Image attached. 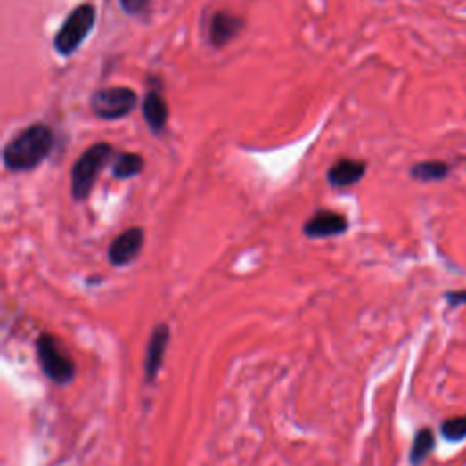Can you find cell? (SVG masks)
Masks as SVG:
<instances>
[{
	"mask_svg": "<svg viewBox=\"0 0 466 466\" xmlns=\"http://www.w3.org/2000/svg\"><path fill=\"white\" fill-rule=\"evenodd\" d=\"M446 303L450 305V308H457V307H462L466 305V290H454V291H448L445 295Z\"/></svg>",
	"mask_w": 466,
	"mask_h": 466,
	"instance_id": "e0dca14e",
	"label": "cell"
},
{
	"mask_svg": "<svg viewBox=\"0 0 466 466\" xmlns=\"http://www.w3.org/2000/svg\"><path fill=\"white\" fill-rule=\"evenodd\" d=\"M242 20L235 15H232L230 12H219L211 19L209 24V38H211V45L216 48H221L232 38H235L239 35V31L242 29Z\"/></svg>",
	"mask_w": 466,
	"mask_h": 466,
	"instance_id": "30bf717a",
	"label": "cell"
},
{
	"mask_svg": "<svg viewBox=\"0 0 466 466\" xmlns=\"http://www.w3.org/2000/svg\"><path fill=\"white\" fill-rule=\"evenodd\" d=\"M305 235L310 239H324V237H333L341 235L348 230V221L345 216L335 214V211L323 209L305 223Z\"/></svg>",
	"mask_w": 466,
	"mask_h": 466,
	"instance_id": "ba28073f",
	"label": "cell"
},
{
	"mask_svg": "<svg viewBox=\"0 0 466 466\" xmlns=\"http://www.w3.org/2000/svg\"><path fill=\"white\" fill-rule=\"evenodd\" d=\"M450 174V164L443 160H425L412 166L410 176L419 183H439Z\"/></svg>",
	"mask_w": 466,
	"mask_h": 466,
	"instance_id": "7c38bea8",
	"label": "cell"
},
{
	"mask_svg": "<svg viewBox=\"0 0 466 466\" xmlns=\"http://www.w3.org/2000/svg\"><path fill=\"white\" fill-rule=\"evenodd\" d=\"M119 3H120L122 10H124L126 13L139 15V13H143V12L148 8L150 0H119Z\"/></svg>",
	"mask_w": 466,
	"mask_h": 466,
	"instance_id": "2e32d148",
	"label": "cell"
},
{
	"mask_svg": "<svg viewBox=\"0 0 466 466\" xmlns=\"http://www.w3.org/2000/svg\"><path fill=\"white\" fill-rule=\"evenodd\" d=\"M441 436L450 443H457L466 439V415H457L445 419L441 422Z\"/></svg>",
	"mask_w": 466,
	"mask_h": 466,
	"instance_id": "9a60e30c",
	"label": "cell"
},
{
	"mask_svg": "<svg viewBox=\"0 0 466 466\" xmlns=\"http://www.w3.org/2000/svg\"><path fill=\"white\" fill-rule=\"evenodd\" d=\"M113 148L106 143H97L84 151L71 168V195L75 200L88 199L104 164L110 160Z\"/></svg>",
	"mask_w": 466,
	"mask_h": 466,
	"instance_id": "7a4b0ae2",
	"label": "cell"
},
{
	"mask_svg": "<svg viewBox=\"0 0 466 466\" xmlns=\"http://www.w3.org/2000/svg\"><path fill=\"white\" fill-rule=\"evenodd\" d=\"M169 343V326L160 323L153 328L150 339H148V345H146V357H144V373L146 379L155 380L162 363H164V356H166V348Z\"/></svg>",
	"mask_w": 466,
	"mask_h": 466,
	"instance_id": "52a82bcc",
	"label": "cell"
},
{
	"mask_svg": "<svg viewBox=\"0 0 466 466\" xmlns=\"http://www.w3.org/2000/svg\"><path fill=\"white\" fill-rule=\"evenodd\" d=\"M144 246V232L141 228H130L113 239L108 249V259L113 266H126L134 263Z\"/></svg>",
	"mask_w": 466,
	"mask_h": 466,
	"instance_id": "8992f818",
	"label": "cell"
},
{
	"mask_svg": "<svg viewBox=\"0 0 466 466\" xmlns=\"http://www.w3.org/2000/svg\"><path fill=\"white\" fill-rule=\"evenodd\" d=\"M144 169V159L139 153H120L113 164V176L120 181L132 179Z\"/></svg>",
	"mask_w": 466,
	"mask_h": 466,
	"instance_id": "5bb4252c",
	"label": "cell"
},
{
	"mask_svg": "<svg viewBox=\"0 0 466 466\" xmlns=\"http://www.w3.org/2000/svg\"><path fill=\"white\" fill-rule=\"evenodd\" d=\"M366 174V164L356 159H341L337 160L328 172L330 184L337 188H345L359 183Z\"/></svg>",
	"mask_w": 466,
	"mask_h": 466,
	"instance_id": "9c48e42d",
	"label": "cell"
},
{
	"mask_svg": "<svg viewBox=\"0 0 466 466\" xmlns=\"http://www.w3.org/2000/svg\"><path fill=\"white\" fill-rule=\"evenodd\" d=\"M436 448V434L432 429H421L412 443L410 448V464L412 466H421L429 459L432 450Z\"/></svg>",
	"mask_w": 466,
	"mask_h": 466,
	"instance_id": "4fadbf2b",
	"label": "cell"
},
{
	"mask_svg": "<svg viewBox=\"0 0 466 466\" xmlns=\"http://www.w3.org/2000/svg\"><path fill=\"white\" fill-rule=\"evenodd\" d=\"M144 119L153 132H162L168 120V104L159 90H150L143 104Z\"/></svg>",
	"mask_w": 466,
	"mask_h": 466,
	"instance_id": "8fae6325",
	"label": "cell"
},
{
	"mask_svg": "<svg viewBox=\"0 0 466 466\" xmlns=\"http://www.w3.org/2000/svg\"><path fill=\"white\" fill-rule=\"evenodd\" d=\"M95 8L90 4H82L78 6L62 24L59 33L55 35V50L61 55H71L80 48V45L90 31L95 26Z\"/></svg>",
	"mask_w": 466,
	"mask_h": 466,
	"instance_id": "277c9868",
	"label": "cell"
},
{
	"mask_svg": "<svg viewBox=\"0 0 466 466\" xmlns=\"http://www.w3.org/2000/svg\"><path fill=\"white\" fill-rule=\"evenodd\" d=\"M137 106V95L134 90L124 86H111L95 92L92 97V110L97 117L106 120L122 119L132 113Z\"/></svg>",
	"mask_w": 466,
	"mask_h": 466,
	"instance_id": "5b68a950",
	"label": "cell"
},
{
	"mask_svg": "<svg viewBox=\"0 0 466 466\" xmlns=\"http://www.w3.org/2000/svg\"><path fill=\"white\" fill-rule=\"evenodd\" d=\"M55 135L50 126L33 124L4 148V166L12 172H29L53 150Z\"/></svg>",
	"mask_w": 466,
	"mask_h": 466,
	"instance_id": "6da1fadb",
	"label": "cell"
},
{
	"mask_svg": "<svg viewBox=\"0 0 466 466\" xmlns=\"http://www.w3.org/2000/svg\"><path fill=\"white\" fill-rule=\"evenodd\" d=\"M37 357L42 372L53 383L66 385L75 377V363L73 359L59 347L57 339L50 333H42L37 339Z\"/></svg>",
	"mask_w": 466,
	"mask_h": 466,
	"instance_id": "3957f363",
	"label": "cell"
}]
</instances>
